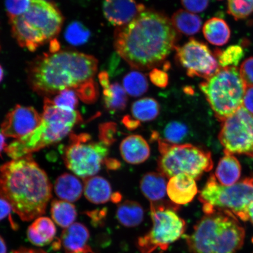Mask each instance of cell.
<instances>
[{
    "label": "cell",
    "instance_id": "cell-12",
    "mask_svg": "<svg viewBox=\"0 0 253 253\" xmlns=\"http://www.w3.org/2000/svg\"><path fill=\"white\" fill-rule=\"evenodd\" d=\"M21 17L47 41L58 36L63 23L59 9L46 0H31L29 9Z\"/></svg>",
    "mask_w": 253,
    "mask_h": 253
},
{
    "label": "cell",
    "instance_id": "cell-24",
    "mask_svg": "<svg viewBox=\"0 0 253 253\" xmlns=\"http://www.w3.org/2000/svg\"><path fill=\"white\" fill-rule=\"evenodd\" d=\"M203 33L209 42L216 46H222L227 43L231 34L226 22L217 17L211 18L206 22Z\"/></svg>",
    "mask_w": 253,
    "mask_h": 253
},
{
    "label": "cell",
    "instance_id": "cell-36",
    "mask_svg": "<svg viewBox=\"0 0 253 253\" xmlns=\"http://www.w3.org/2000/svg\"><path fill=\"white\" fill-rule=\"evenodd\" d=\"M253 12V0H228V12L236 20L246 18Z\"/></svg>",
    "mask_w": 253,
    "mask_h": 253
},
{
    "label": "cell",
    "instance_id": "cell-11",
    "mask_svg": "<svg viewBox=\"0 0 253 253\" xmlns=\"http://www.w3.org/2000/svg\"><path fill=\"white\" fill-rule=\"evenodd\" d=\"M176 59L185 69L188 77L208 79L220 69L216 56L205 43L191 39L181 46H176Z\"/></svg>",
    "mask_w": 253,
    "mask_h": 253
},
{
    "label": "cell",
    "instance_id": "cell-25",
    "mask_svg": "<svg viewBox=\"0 0 253 253\" xmlns=\"http://www.w3.org/2000/svg\"><path fill=\"white\" fill-rule=\"evenodd\" d=\"M170 21L178 33L186 36H193L199 33L202 23L198 15L184 9L176 11L172 15Z\"/></svg>",
    "mask_w": 253,
    "mask_h": 253
},
{
    "label": "cell",
    "instance_id": "cell-27",
    "mask_svg": "<svg viewBox=\"0 0 253 253\" xmlns=\"http://www.w3.org/2000/svg\"><path fill=\"white\" fill-rule=\"evenodd\" d=\"M116 216L122 225L133 227L140 224L144 219V210L137 202L126 201L120 204Z\"/></svg>",
    "mask_w": 253,
    "mask_h": 253
},
{
    "label": "cell",
    "instance_id": "cell-23",
    "mask_svg": "<svg viewBox=\"0 0 253 253\" xmlns=\"http://www.w3.org/2000/svg\"><path fill=\"white\" fill-rule=\"evenodd\" d=\"M55 192L63 201L74 202L79 200L83 193V185L77 177L70 173H63L56 179Z\"/></svg>",
    "mask_w": 253,
    "mask_h": 253
},
{
    "label": "cell",
    "instance_id": "cell-48",
    "mask_svg": "<svg viewBox=\"0 0 253 253\" xmlns=\"http://www.w3.org/2000/svg\"><path fill=\"white\" fill-rule=\"evenodd\" d=\"M7 245H6L4 239L0 236V253H7Z\"/></svg>",
    "mask_w": 253,
    "mask_h": 253
},
{
    "label": "cell",
    "instance_id": "cell-4",
    "mask_svg": "<svg viewBox=\"0 0 253 253\" xmlns=\"http://www.w3.org/2000/svg\"><path fill=\"white\" fill-rule=\"evenodd\" d=\"M245 238V230L235 215L215 211L205 214L186 240L192 253H236Z\"/></svg>",
    "mask_w": 253,
    "mask_h": 253
},
{
    "label": "cell",
    "instance_id": "cell-37",
    "mask_svg": "<svg viewBox=\"0 0 253 253\" xmlns=\"http://www.w3.org/2000/svg\"><path fill=\"white\" fill-rule=\"evenodd\" d=\"M31 0H5V8L9 20L23 15L29 9Z\"/></svg>",
    "mask_w": 253,
    "mask_h": 253
},
{
    "label": "cell",
    "instance_id": "cell-22",
    "mask_svg": "<svg viewBox=\"0 0 253 253\" xmlns=\"http://www.w3.org/2000/svg\"><path fill=\"white\" fill-rule=\"evenodd\" d=\"M140 189L151 203H156L165 198L167 194L165 176L160 172L147 173L141 180Z\"/></svg>",
    "mask_w": 253,
    "mask_h": 253
},
{
    "label": "cell",
    "instance_id": "cell-10",
    "mask_svg": "<svg viewBox=\"0 0 253 253\" xmlns=\"http://www.w3.org/2000/svg\"><path fill=\"white\" fill-rule=\"evenodd\" d=\"M222 122L219 138L224 152L251 156L253 152V115L242 106Z\"/></svg>",
    "mask_w": 253,
    "mask_h": 253
},
{
    "label": "cell",
    "instance_id": "cell-45",
    "mask_svg": "<svg viewBox=\"0 0 253 253\" xmlns=\"http://www.w3.org/2000/svg\"><path fill=\"white\" fill-rule=\"evenodd\" d=\"M10 253H47L41 249L21 248L11 252Z\"/></svg>",
    "mask_w": 253,
    "mask_h": 253
},
{
    "label": "cell",
    "instance_id": "cell-26",
    "mask_svg": "<svg viewBox=\"0 0 253 253\" xmlns=\"http://www.w3.org/2000/svg\"><path fill=\"white\" fill-rule=\"evenodd\" d=\"M103 88V100L106 108L112 112H121L128 103L127 93L118 82L110 84Z\"/></svg>",
    "mask_w": 253,
    "mask_h": 253
},
{
    "label": "cell",
    "instance_id": "cell-38",
    "mask_svg": "<svg viewBox=\"0 0 253 253\" xmlns=\"http://www.w3.org/2000/svg\"><path fill=\"white\" fill-rule=\"evenodd\" d=\"M117 125L114 123H103L99 126V139L100 142L107 147L113 144L116 140Z\"/></svg>",
    "mask_w": 253,
    "mask_h": 253
},
{
    "label": "cell",
    "instance_id": "cell-30",
    "mask_svg": "<svg viewBox=\"0 0 253 253\" xmlns=\"http://www.w3.org/2000/svg\"><path fill=\"white\" fill-rule=\"evenodd\" d=\"M123 87L129 96L140 97L146 93L148 89L147 79L140 72H129L123 78Z\"/></svg>",
    "mask_w": 253,
    "mask_h": 253
},
{
    "label": "cell",
    "instance_id": "cell-49",
    "mask_svg": "<svg viewBox=\"0 0 253 253\" xmlns=\"http://www.w3.org/2000/svg\"><path fill=\"white\" fill-rule=\"evenodd\" d=\"M249 220H251L253 224V201L250 204L248 209Z\"/></svg>",
    "mask_w": 253,
    "mask_h": 253
},
{
    "label": "cell",
    "instance_id": "cell-7",
    "mask_svg": "<svg viewBox=\"0 0 253 253\" xmlns=\"http://www.w3.org/2000/svg\"><path fill=\"white\" fill-rule=\"evenodd\" d=\"M199 200L205 214L228 211L243 221L249 220L248 209L253 201V178L231 186H223L211 175L200 192Z\"/></svg>",
    "mask_w": 253,
    "mask_h": 253
},
{
    "label": "cell",
    "instance_id": "cell-31",
    "mask_svg": "<svg viewBox=\"0 0 253 253\" xmlns=\"http://www.w3.org/2000/svg\"><path fill=\"white\" fill-rule=\"evenodd\" d=\"M244 54V50L239 45L230 46L226 49L216 50L214 52L220 68L236 67Z\"/></svg>",
    "mask_w": 253,
    "mask_h": 253
},
{
    "label": "cell",
    "instance_id": "cell-42",
    "mask_svg": "<svg viewBox=\"0 0 253 253\" xmlns=\"http://www.w3.org/2000/svg\"><path fill=\"white\" fill-rule=\"evenodd\" d=\"M243 106L253 115V87H247Z\"/></svg>",
    "mask_w": 253,
    "mask_h": 253
},
{
    "label": "cell",
    "instance_id": "cell-32",
    "mask_svg": "<svg viewBox=\"0 0 253 253\" xmlns=\"http://www.w3.org/2000/svg\"><path fill=\"white\" fill-rule=\"evenodd\" d=\"M187 126L181 122H172L164 129L163 140L170 144H180L188 137Z\"/></svg>",
    "mask_w": 253,
    "mask_h": 253
},
{
    "label": "cell",
    "instance_id": "cell-44",
    "mask_svg": "<svg viewBox=\"0 0 253 253\" xmlns=\"http://www.w3.org/2000/svg\"><path fill=\"white\" fill-rule=\"evenodd\" d=\"M123 124L125 125L126 128L130 130L135 129L140 126L141 123L135 119L132 118V117L126 116L123 120Z\"/></svg>",
    "mask_w": 253,
    "mask_h": 253
},
{
    "label": "cell",
    "instance_id": "cell-29",
    "mask_svg": "<svg viewBox=\"0 0 253 253\" xmlns=\"http://www.w3.org/2000/svg\"><path fill=\"white\" fill-rule=\"evenodd\" d=\"M159 103L153 98L145 97L132 104L131 114L139 122H148L156 119L160 114Z\"/></svg>",
    "mask_w": 253,
    "mask_h": 253
},
{
    "label": "cell",
    "instance_id": "cell-28",
    "mask_svg": "<svg viewBox=\"0 0 253 253\" xmlns=\"http://www.w3.org/2000/svg\"><path fill=\"white\" fill-rule=\"evenodd\" d=\"M50 213L53 221L63 228L74 223L78 216L77 209L71 203L63 200H53L50 207Z\"/></svg>",
    "mask_w": 253,
    "mask_h": 253
},
{
    "label": "cell",
    "instance_id": "cell-47",
    "mask_svg": "<svg viewBox=\"0 0 253 253\" xmlns=\"http://www.w3.org/2000/svg\"><path fill=\"white\" fill-rule=\"evenodd\" d=\"M7 145L6 144L5 137L2 132H0V156H1L2 151L5 150Z\"/></svg>",
    "mask_w": 253,
    "mask_h": 253
},
{
    "label": "cell",
    "instance_id": "cell-18",
    "mask_svg": "<svg viewBox=\"0 0 253 253\" xmlns=\"http://www.w3.org/2000/svg\"><path fill=\"white\" fill-rule=\"evenodd\" d=\"M120 151L123 160L133 165L145 162L150 156L149 145L139 135H131L125 138L120 144Z\"/></svg>",
    "mask_w": 253,
    "mask_h": 253
},
{
    "label": "cell",
    "instance_id": "cell-20",
    "mask_svg": "<svg viewBox=\"0 0 253 253\" xmlns=\"http://www.w3.org/2000/svg\"><path fill=\"white\" fill-rule=\"evenodd\" d=\"M84 193L88 201L103 204L112 200V187L108 181L101 176H91L84 179Z\"/></svg>",
    "mask_w": 253,
    "mask_h": 253
},
{
    "label": "cell",
    "instance_id": "cell-13",
    "mask_svg": "<svg viewBox=\"0 0 253 253\" xmlns=\"http://www.w3.org/2000/svg\"><path fill=\"white\" fill-rule=\"evenodd\" d=\"M42 120V115L34 107L17 105L6 115L1 132L5 137L21 138L36 129Z\"/></svg>",
    "mask_w": 253,
    "mask_h": 253
},
{
    "label": "cell",
    "instance_id": "cell-41",
    "mask_svg": "<svg viewBox=\"0 0 253 253\" xmlns=\"http://www.w3.org/2000/svg\"><path fill=\"white\" fill-rule=\"evenodd\" d=\"M181 3L186 11L192 13H199L208 7L209 0H181Z\"/></svg>",
    "mask_w": 253,
    "mask_h": 253
},
{
    "label": "cell",
    "instance_id": "cell-17",
    "mask_svg": "<svg viewBox=\"0 0 253 253\" xmlns=\"http://www.w3.org/2000/svg\"><path fill=\"white\" fill-rule=\"evenodd\" d=\"M9 23L12 36L21 47L33 52L47 41L42 34L32 27L21 16L12 19Z\"/></svg>",
    "mask_w": 253,
    "mask_h": 253
},
{
    "label": "cell",
    "instance_id": "cell-50",
    "mask_svg": "<svg viewBox=\"0 0 253 253\" xmlns=\"http://www.w3.org/2000/svg\"><path fill=\"white\" fill-rule=\"evenodd\" d=\"M4 70H3L2 66L0 65V83L2 82L3 78H4Z\"/></svg>",
    "mask_w": 253,
    "mask_h": 253
},
{
    "label": "cell",
    "instance_id": "cell-8",
    "mask_svg": "<svg viewBox=\"0 0 253 253\" xmlns=\"http://www.w3.org/2000/svg\"><path fill=\"white\" fill-rule=\"evenodd\" d=\"M151 216L153 227L137 241L142 253H151L157 249L165 251L185 232V220L169 205L151 203Z\"/></svg>",
    "mask_w": 253,
    "mask_h": 253
},
{
    "label": "cell",
    "instance_id": "cell-3",
    "mask_svg": "<svg viewBox=\"0 0 253 253\" xmlns=\"http://www.w3.org/2000/svg\"><path fill=\"white\" fill-rule=\"evenodd\" d=\"M98 61L94 56L73 51L44 53L30 62L28 82L37 93L45 96L76 88L93 79Z\"/></svg>",
    "mask_w": 253,
    "mask_h": 253
},
{
    "label": "cell",
    "instance_id": "cell-43",
    "mask_svg": "<svg viewBox=\"0 0 253 253\" xmlns=\"http://www.w3.org/2000/svg\"><path fill=\"white\" fill-rule=\"evenodd\" d=\"M12 211L11 205L5 199L0 198V221L10 216Z\"/></svg>",
    "mask_w": 253,
    "mask_h": 253
},
{
    "label": "cell",
    "instance_id": "cell-33",
    "mask_svg": "<svg viewBox=\"0 0 253 253\" xmlns=\"http://www.w3.org/2000/svg\"><path fill=\"white\" fill-rule=\"evenodd\" d=\"M90 32L83 24L74 22L69 25L65 32V38L68 42L78 45L87 42Z\"/></svg>",
    "mask_w": 253,
    "mask_h": 253
},
{
    "label": "cell",
    "instance_id": "cell-2",
    "mask_svg": "<svg viewBox=\"0 0 253 253\" xmlns=\"http://www.w3.org/2000/svg\"><path fill=\"white\" fill-rule=\"evenodd\" d=\"M51 197L48 177L32 155L9 161L0 167V198L8 202L22 220L42 216Z\"/></svg>",
    "mask_w": 253,
    "mask_h": 253
},
{
    "label": "cell",
    "instance_id": "cell-40",
    "mask_svg": "<svg viewBox=\"0 0 253 253\" xmlns=\"http://www.w3.org/2000/svg\"><path fill=\"white\" fill-rule=\"evenodd\" d=\"M149 75L151 82L156 86L165 88L169 84V77L165 71L156 68L152 69Z\"/></svg>",
    "mask_w": 253,
    "mask_h": 253
},
{
    "label": "cell",
    "instance_id": "cell-5",
    "mask_svg": "<svg viewBox=\"0 0 253 253\" xmlns=\"http://www.w3.org/2000/svg\"><path fill=\"white\" fill-rule=\"evenodd\" d=\"M246 86L236 67L220 68L199 85L216 118H228L243 106Z\"/></svg>",
    "mask_w": 253,
    "mask_h": 253
},
{
    "label": "cell",
    "instance_id": "cell-19",
    "mask_svg": "<svg viewBox=\"0 0 253 253\" xmlns=\"http://www.w3.org/2000/svg\"><path fill=\"white\" fill-rule=\"evenodd\" d=\"M56 229L53 220L47 217H39L28 227L29 241L39 247L48 245L55 239Z\"/></svg>",
    "mask_w": 253,
    "mask_h": 253
},
{
    "label": "cell",
    "instance_id": "cell-15",
    "mask_svg": "<svg viewBox=\"0 0 253 253\" xmlns=\"http://www.w3.org/2000/svg\"><path fill=\"white\" fill-rule=\"evenodd\" d=\"M89 239L86 226L74 223L63 231L60 242L65 253H94L88 243Z\"/></svg>",
    "mask_w": 253,
    "mask_h": 253
},
{
    "label": "cell",
    "instance_id": "cell-14",
    "mask_svg": "<svg viewBox=\"0 0 253 253\" xmlns=\"http://www.w3.org/2000/svg\"><path fill=\"white\" fill-rule=\"evenodd\" d=\"M146 8L135 0H104L103 11L107 20L115 26H125Z\"/></svg>",
    "mask_w": 253,
    "mask_h": 253
},
{
    "label": "cell",
    "instance_id": "cell-51",
    "mask_svg": "<svg viewBox=\"0 0 253 253\" xmlns=\"http://www.w3.org/2000/svg\"><path fill=\"white\" fill-rule=\"evenodd\" d=\"M251 156H252V157H253V153L251 154Z\"/></svg>",
    "mask_w": 253,
    "mask_h": 253
},
{
    "label": "cell",
    "instance_id": "cell-52",
    "mask_svg": "<svg viewBox=\"0 0 253 253\" xmlns=\"http://www.w3.org/2000/svg\"><path fill=\"white\" fill-rule=\"evenodd\" d=\"M0 50H1V46H0Z\"/></svg>",
    "mask_w": 253,
    "mask_h": 253
},
{
    "label": "cell",
    "instance_id": "cell-16",
    "mask_svg": "<svg viewBox=\"0 0 253 253\" xmlns=\"http://www.w3.org/2000/svg\"><path fill=\"white\" fill-rule=\"evenodd\" d=\"M198 191L195 179L186 174L174 176L167 183L168 196L176 205L190 203L197 195Z\"/></svg>",
    "mask_w": 253,
    "mask_h": 253
},
{
    "label": "cell",
    "instance_id": "cell-1",
    "mask_svg": "<svg viewBox=\"0 0 253 253\" xmlns=\"http://www.w3.org/2000/svg\"><path fill=\"white\" fill-rule=\"evenodd\" d=\"M179 38L167 15L145 8L130 23L116 28L114 47L132 68L152 70L175 49Z\"/></svg>",
    "mask_w": 253,
    "mask_h": 253
},
{
    "label": "cell",
    "instance_id": "cell-46",
    "mask_svg": "<svg viewBox=\"0 0 253 253\" xmlns=\"http://www.w3.org/2000/svg\"><path fill=\"white\" fill-rule=\"evenodd\" d=\"M104 164L107 167V169H118L120 167V163L118 161L113 159H107L104 162Z\"/></svg>",
    "mask_w": 253,
    "mask_h": 253
},
{
    "label": "cell",
    "instance_id": "cell-39",
    "mask_svg": "<svg viewBox=\"0 0 253 253\" xmlns=\"http://www.w3.org/2000/svg\"><path fill=\"white\" fill-rule=\"evenodd\" d=\"M239 72L246 87H253V57L243 62Z\"/></svg>",
    "mask_w": 253,
    "mask_h": 253
},
{
    "label": "cell",
    "instance_id": "cell-21",
    "mask_svg": "<svg viewBox=\"0 0 253 253\" xmlns=\"http://www.w3.org/2000/svg\"><path fill=\"white\" fill-rule=\"evenodd\" d=\"M215 172V178L223 186H231L237 183L241 175V166L232 154L224 152Z\"/></svg>",
    "mask_w": 253,
    "mask_h": 253
},
{
    "label": "cell",
    "instance_id": "cell-6",
    "mask_svg": "<svg viewBox=\"0 0 253 253\" xmlns=\"http://www.w3.org/2000/svg\"><path fill=\"white\" fill-rule=\"evenodd\" d=\"M156 139L161 154L158 170L167 178L186 174L198 179L213 169L210 152L192 144H170L162 139Z\"/></svg>",
    "mask_w": 253,
    "mask_h": 253
},
{
    "label": "cell",
    "instance_id": "cell-34",
    "mask_svg": "<svg viewBox=\"0 0 253 253\" xmlns=\"http://www.w3.org/2000/svg\"><path fill=\"white\" fill-rule=\"evenodd\" d=\"M52 101L57 107L66 110H76L78 105V96L74 88L60 91Z\"/></svg>",
    "mask_w": 253,
    "mask_h": 253
},
{
    "label": "cell",
    "instance_id": "cell-9",
    "mask_svg": "<svg viewBox=\"0 0 253 253\" xmlns=\"http://www.w3.org/2000/svg\"><path fill=\"white\" fill-rule=\"evenodd\" d=\"M71 136L63 156L66 166L82 178L96 175L107 159L108 147L102 142L91 141L86 133Z\"/></svg>",
    "mask_w": 253,
    "mask_h": 253
},
{
    "label": "cell",
    "instance_id": "cell-35",
    "mask_svg": "<svg viewBox=\"0 0 253 253\" xmlns=\"http://www.w3.org/2000/svg\"><path fill=\"white\" fill-rule=\"evenodd\" d=\"M75 90L79 99L85 103H94L99 97V87L93 79L79 85Z\"/></svg>",
    "mask_w": 253,
    "mask_h": 253
}]
</instances>
